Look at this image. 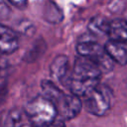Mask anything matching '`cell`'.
<instances>
[{
    "label": "cell",
    "instance_id": "obj_10",
    "mask_svg": "<svg viewBox=\"0 0 127 127\" xmlns=\"http://www.w3.org/2000/svg\"><path fill=\"white\" fill-rule=\"evenodd\" d=\"M41 87L43 91V96L49 101H51L54 105H56L65 94L62 89H60L55 84L54 81L49 79H43L41 82Z\"/></svg>",
    "mask_w": 127,
    "mask_h": 127
},
{
    "label": "cell",
    "instance_id": "obj_12",
    "mask_svg": "<svg viewBox=\"0 0 127 127\" xmlns=\"http://www.w3.org/2000/svg\"><path fill=\"white\" fill-rule=\"evenodd\" d=\"M109 24H110V21L107 18L98 15V16H94L90 19V21L87 25V29L90 33H92L94 35L103 36V35L108 34Z\"/></svg>",
    "mask_w": 127,
    "mask_h": 127
},
{
    "label": "cell",
    "instance_id": "obj_16",
    "mask_svg": "<svg viewBox=\"0 0 127 127\" xmlns=\"http://www.w3.org/2000/svg\"><path fill=\"white\" fill-rule=\"evenodd\" d=\"M8 2H9V4H11V5H13V6H15V7L19 8L21 10L25 9L26 6L28 5V2L25 1V0L24 1H13V0H9Z\"/></svg>",
    "mask_w": 127,
    "mask_h": 127
},
{
    "label": "cell",
    "instance_id": "obj_9",
    "mask_svg": "<svg viewBox=\"0 0 127 127\" xmlns=\"http://www.w3.org/2000/svg\"><path fill=\"white\" fill-rule=\"evenodd\" d=\"M107 36L109 37V40L111 41L126 43V40H127L126 21L123 19H115V20L110 21Z\"/></svg>",
    "mask_w": 127,
    "mask_h": 127
},
{
    "label": "cell",
    "instance_id": "obj_14",
    "mask_svg": "<svg viewBox=\"0 0 127 127\" xmlns=\"http://www.w3.org/2000/svg\"><path fill=\"white\" fill-rule=\"evenodd\" d=\"M11 14V9L8 6V3L5 1H0V20H6Z\"/></svg>",
    "mask_w": 127,
    "mask_h": 127
},
{
    "label": "cell",
    "instance_id": "obj_3",
    "mask_svg": "<svg viewBox=\"0 0 127 127\" xmlns=\"http://www.w3.org/2000/svg\"><path fill=\"white\" fill-rule=\"evenodd\" d=\"M76 52L79 57L93 62L101 72H109L113 69V61L105 53L104 48L91 38L80 39L76 45Z\"/></svg>",
    "mask_w": 127,
    "mask_h": 127
},
{
    "label": "cell",
    "instance_id": "obj_7",
    "mask_svg": "<svg viewBox=\"0 0 127 127\" xmlns=\"http://www.w3.org/2000/svg\"><path fill=\"white\" fill-rule=\"evenodd\" d=\"M19 48V40L11 28L0 24V54L10 55Z\"/></svg>",
    "mask_w": 127,
    "mask_h": 127
},
{
    "label": "cell",
    "instance_id": "obj_4",
    "mask_svg": "<svg viewBox=\"0 0 127 127\" xmlns=\"http://www.w3.org/2000/svg\"><path fill=\"white\" fill-rule=\"evenodd\" d=\"M84 107L92 115L103 116L111 107L110 88L105 84L98 83L85 96Z\"/></svg>",
    "mask_w": 127,
    "mask_h": 127
},
{
    "label": "cell",
    "instance_id": "obj_18",
    "mask_svg": "<svg viewBox=\"0 0 127 127\" xmlns=\"http://www.w3.org/2000/svg\"><path fill=\"white\" fill-rule=\"evenodd\" d=\"M20 127H33L32 125H29V124H25V125H21Z\"/></svg>",
    "mask_w": 127,
    "mask_h": 127
},
{
    "label": "cell",
    "instance_id": "obj_5",
    "mask_svg": "<svg viewBox=\"0 0 127 127\" xmlns=\"http://www.w3.org/2000/svg\"><path fill=\"white\" fill-rule=\"evenodd\" d=\"M55 107L57 113L61 116L62 119H73L79 114L82 108V103L79 97L70 93L64 94L62 99L55 105Z\"/></svg>",
    "mask_w": 127,
    "mask_h": 127
},
{
    "label": "cell",
    "instance_id": "obj_6",
    "mask_svg": "<svg viewBox=\"0 0 127 127\" xmlns=\"http://www.w3.org/2000/svg\"><path fill=\"white\" fill-rule=\"evenodd\" d=\"M70 67L68 58L64 55L57 56L50 66L51 76L63 85H67L70 76Z\"/></svg>",
    "mask_w": 127,
    "mask_h": 127
},
{
    "label": "cell",
    "instance_id": "obj_11",
    "mask_svg": "<svg viewBox=\"0 0 127 127\" xmlns=\"http://www.w3.org/2000/svg\"><path fill=\"white\" fill-rule=\"evenodd\" d=\"M24 112L19 109L5 110L0 114V127H18L23 120Z\"/></svg>",
    "mask_w": 127,
    "mask_h": 127
},
{
    "label": "cell",
    "instance_id": "obj_2",
    "mask_svg": "<svg viewBox=\"0 0 127 127\" xmlns=\"http://www.w3.org/2000/svg\"><path fill=\"white\" fill-rule=\"evenodd\" d=\"M24 114L33 127H45L58 115L55 105L43 95H38L30 100L24 108Z\"/></svg>",
    "mask_w": 127,
    "mask_h": 127
},
{
    "label": "cell",
    "instance_id": "obj_13",
    "mask_svg": "<svg viewBox=\"0 0 127 127\" xmlns=\"http://www.w3.org/2000/svg\"><path fill=\"white\" fill-rule=\"evenodd\" d=\"M45 18L47 21L57 24L63 20L64 16L61 9L57 6V4H55L54 2H49L45 9Z\"/></svg>",
    "mask_w": 127,
    "mask_h": 127
},
{
    "label": "cell",
    "instance_id": "obj_15",
    "mask_svg": "<svg viewBox=\"0 0 127 127\" xmlns=\"http://www.w3.org/2000/svg\"><path fill=\"white\" fill-rule=\"evenodd\" d=\"M45 127H65V124L64 122V119L62 118H56L51 123L46 125Z\"/></svg>",
    "mask_w": 127,
    "mask_h": 127
},
{
    "label": "cell",
    "instance_id": "obj_1",
    "mask_svg": "<svg viewBox=\"0 0 127 127\" xmlns=\"http://www.w3.org/2000/svg\"><path fill=\"white\" fill-rule=\"evenodd\" d=\"M102 72L90 60L77 57L74 61L67 86L71 94L79 97L86 96L98 83Z\"/></svg>",
    "mask_w": 127,
    "mask_h": 127
},
{
    "label": "cell",
    "instance_id": "obj_8",
    "mask_svg": "<svg viewBox=\"0 0 127 127\" xmlns=\"http://www.w3.org/2000/svg\"><path fill=\"white\" fill-rule=\"evenodd\" d=\"M108 57L117 64L125 65L127 62V45L126 43H120L108 40L103 47Z\"/></svg>",
    "mask_w": 127,
    "mask_h": 127
},
{
    "label": "cell",
    "instance_id": "obj_17",
    "mask_svg": "<svg viewBox=\"0 0 127 127\" xmlns=\"http://www.w3.org/2000/svg\"><path fill=\"white\" fill-rule=\"evenodd\" d=\"M3 59L0 57V75H1V72L4 70V64H3Z\"/></svg>",
    "mask_w": 127,
    "mask_h": 127
}]
</instances>
